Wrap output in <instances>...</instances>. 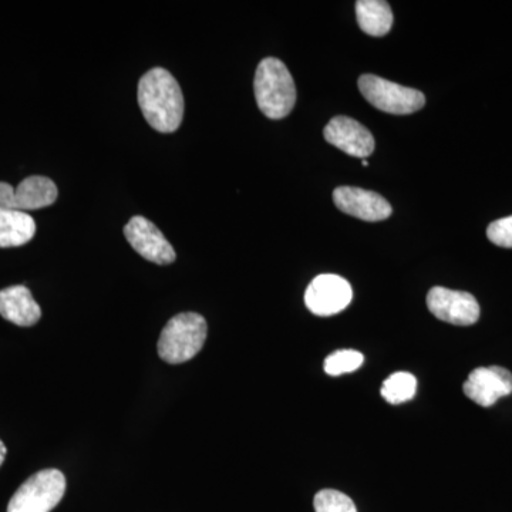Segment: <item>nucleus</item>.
<instances>
[{"instance_id": "ddd939ff", "label": "nucleus", "mask_w": 512, "mask_h": 512, "mask_svg": "<svg viewBox=\"0 0 512 512\" xmlns=\"http://www.w3.org/2000/svg\"><path fill=\"white\" fill-rule=\"evenodd\" d=\"M56 184L42 175L25 178L13 191L10 210L26 212L40 210L55 204L57 200Z\"/></svg>"}, {"instance_id": "6ab92c4d", "label": "nucleus", "mask_w": 512, "mask_h": 512, "mask_svg": "<svg viewBox=\"0 0 512 512\" xmlns=\"http://www.w3.org/2000/svg\"><path fill=\"white\" fill-rule=\"evenodd\" d=\"M487 237L497 247L512 248V215L491 222L487 228Z\"/></svg>"}, {"instance_id": "aec40b11", "label": "nucleus", "mask_w": 512, "mask_h": 512, "mask_svg": "<svg viewBox=\"0 0 512 512\" xmlns=\"http://www.w3.org/2000/svg\"><path fill=\"white\" fill-rule=\"evenodd\" d=\"M6 453H8V450H6L5 444L0 440V466H2L3 461H5Z\"/></svg>"}, {"instance_id": "6e6552de", "label": "nucleus", "mask_w": 512, "mask_h": 512, "mask_svg": "<svg viewBox=\"0 0 512 512\" xmlns=\"http://www.w3.org/2000/svg\"><path fill=\"white\" fill-rule=\"evenodd\" d=\"M124 235L134 251L147 261L158 265H170L177 258L173 245L167 241L163 232L141 215H136L128 221L124 227Z\"/></svg>"}, {"instance_id": "f3484780", "label": "nucleus", "mask_w": 512, "mask_h": 512, "mask_svg": "<svg viewBox=\"0 0 512 512\" xmlns=\"http://www.w3.org/2000/svg\"><path fill=\"white\" fill-rule=\"evenodd\" d=\"M365 362V356L357 350H336L325 359V372L329 376H342L355 372Z\"/></svg>"}, {"instance_id": "9b49d317", "label": "nucleus", "mask_w": 512, "mask_h": 512, "mask_svg": "<svg viewBox=\"0 0 512 512\" xmlns=\"http://www.w3.org/2000/svg\"><path fill=\"white\" fill-rule=\"evenodd\" d=\"M323 136L332 146L338 147L349 156L369 157L375 150V138L359 121L346 116H338L329 121L323 130Z\"/></svg>"}, {"instance_id": "412c9836", "label": "nucleus", "mask_w": 512, "mask_h": 512, "mask_svg": "<svg viewBox=\"0 0 512 512\" xmlns=\"http://www.w3.org/2000/svg\"><path fill=\"white\" fill-rule=\"evenodd\" d=\"M363 165H365V167H367V165H369V163H367L366 160H363Z\"/></svg>"}, {"instance_id": "9d476101", "label": "nucleus", "mask_w": 512, "mask_h": 512, "mask_svg": "<svg viewBox=\"0 0 512 512\" xmlns=\"http://www.w3.org/2000/svg\"><path fill=\"white\" fill-rule=\"evenodd\" d=\"M336 207L345 214L367 222L387 220L392 215V205L377 192L357 187H339L333 191Z\"/></svg>"}, {"instance_id": "1a4fd4ad", "label": "nucleus", "mask_w": 512, "mask_h": 512, "mask_svg": "<svg viewBox=\"0 0 512 512\" xmlns=\"http://www.w3.org/2000/svg\"><path fill=\"white\" fill-rule=\"evenodd\" d=\"M463 390L478 406H494L512 393V373L500 366L478 367L468 376Z\"/></svg>"}, {"instance_id": "20e7f679", "label": "nucleus", "mask_w": 512, "mask_h": 512, "mask_svg": "<svg viewBox=\"0 0 512 512\" xmlns=\"http://www.w3.org/2000/svg\"><path fill=\"white\" fill-rule=\"evenodd\" d=\"M66 493L62 471L42 470L28 478L10 498L8 512H50Z\"/></svg>"}, {"instance_id": "7ed1b4c3", "label": "nucleus", "mask_w": 512, "mask_h": 512, "mask_svg": "<svg viewBox=\"0 0 512 512\" xmlns=\"http://www.w3.org/2000/svg\"><path fill=\"white\" fill-rule=\"evenodd\" d=\"M207 333V320L200 313H178L161 332L158 355L170 365L188 362L201 352Z\"/></svg>"}, {"instance_id": "f257e3e1", "label": "nucleus", "mask_w": 512, "mask_h": 512, "mask_svg": "<svg viewBox=\"0 0 512 512\" xmlns=\"http://www.w3.org/2000/svg\"><path fill=\"white\" fill-rule=\"evenodd\" d=\"M138 104L151 127L174 133L183 123L184 96L173 74L154 67L138 83Z\"/></svg>"}, {"instance_id": "f8f14e48", "label": "nucleus", "mask_w": 512, "mask_h": 512, "mask_svg": "<svg viewBox=\"0 0 512 512\" xmlns=\"http://www.w3.org/2000/svg\"><path fill=\"white\" fill-rule=\"evenodd\" d=\"M0 315L15 325L28 328L42 318V309L26 286L15 285L0 291Z\"/></svg>"}, {"instance_id": "423d86ee", "label": "nucleus", "mask_w": 512, "mask_h": 512, "mask_svg": "<svg viewBox=\"0 0 512 512\" xmlns=\"http://www.w3.org/2000/svg\"><path fill=\"white\" fill-rule=\"evenodd\" d=\"M353 298L352 286L339 275L316 276L305 292V305L316 316H333L345 311Z\"/></svg>"}, {"instance_id": "a211bd4d", "label": "nucleus", "mask_w": 512, "mask_h": 512, "mask_svg": "<svg viewBox=\"0 0 512 512\" xmlns=\"http://www.w3.org/2000/svg\"><path fill=\"white\" fill-rule=\"evenodd\" d=\"M313 504L316 512H357L352 498L336 490L319 491Z\"/></svg>"}, {"instance_id": "39448f33", "label": "nucleus", "mask_w": 512, "mask_h": 512, "mask_svg": "<svg viewBox=\"0 0 512 512\" xmlns=\"http://www.w3.org/2000/svg\"><path fill=\"white\" fill-rule=\"evenodd\" d=\"M359 89L373 107L384 113L404 116L416 113L426 104V97L419 90L400 86L375 74L360 76Z\"/></svg>"}, {"instance_id": "2eb2a0df", "label": "nucleus", "mask_w": 512, "mask_h": 512, "mask_svg": "<svg viewBox=\"0 0 512 512\" xmlns=\"http://www.w3.org/2000/svg\"><path fill=\"white\" fill-rule=\"evenodd\" d=\"M356 18L360 29L369 36L387 35L393 26V12L383 0H359L356 2Z\"/></svg>"}, {"instance_id": "0eeeda50", "label": "nucleus", "mask_w": 512, "mask_h": 512, "mask_svg": "<svg viewBox=\"0 0 512 512\" xmlns=\"http://www.w3.org/2000/svg\"><path fill=\"white\" fill-rule=\"evenodd\" d=\"M427 306L437 319L451 325L470 326L480 319V305L468 292L436 286L427 295Z\"/></svg>"}, {"instance_id": "4468645a", "label": "nucleus", "mask_w": 512, "mask_h": 512, "mask_svg": "<svg viewBox=\"0 0 512 512\" xmlns=\"http://www.w3.org/2000/svg\"><path fill=\"white\" fill-rule=\"evenodd\" d=\"M36 234V222L28 212L0 208V248L22 247Z\"/></svg>"}, {"instance_id": "f03ea898", "label": "nucleus", "mask_w": 512, "mask_h": 512, "mask_svg": "<svg viewBox=\"0 0 512 512\" xmlns=\"http://www.w3.org/2000/svg\"><path fill=\"white\" fill-rule=\"evenodd\" d=\"M255 99L268 119L281 120L296 103V86L291 72L276 57H266L255 73Z\"/></svg>"}, {"instance_id": "dca6fc26", "label": "nucleus", "mask_w": 512, "mask_h": 512, "mask_svg": "<svg viewBox=\"0 0 512 512\" xmlns=\"http://www.w3.org/2000/svg\"><path fill=\"white\" fill-rule=\"evenodd\" d=\"M416 390L417 380L412 373L396 372L384 380L380 393L387 403L402 404L412 400Z\"/></svg>"}]
</instances>
